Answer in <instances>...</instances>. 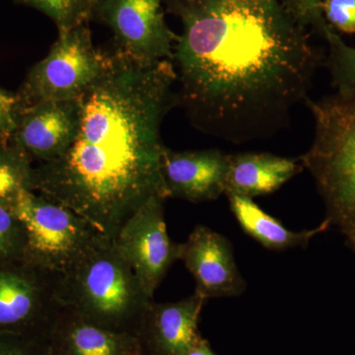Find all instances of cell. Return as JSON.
Returning a JSON list of instances; mask_svg holds the SVG:
<instances>
[{"instance_id": "obj_1", "label": "cell", "mask_w": 355, "mask_h": 355, "mask_svg": "<svg viewBox=\"0 0 355 355\" xmlns=\"http://www.w3.org/2000/svg\"><path fill=\"white\" fill-rule=\"evenodd\" d=\"M183 32L173 64L178 101L229 144L268 139L307 102L324 55L280 0H167Z\"/></svg>"}, {"instance_id": "obj_2", "label": "cell", "mask_w": 355, "mask_h": 355, "mask_svg": "<svg viewBox=\"0 0 355 355\" xmlns=\"http://www.w3.org/2000/svg\"><path fill=\"white\" fill-rule=\"evenodd\" d=\"M176 83L170 60L107 53L101 74L79 98L76 139L62 156L35 167V191L114 239L148 198H168L160 130L178 102Z\"/></svg>"}, {"instance_id": "obj_3", "label": "cell", "mask_w": 355, "mask_h": 355, "mask_svg": "<svg viewBox=\"0 0 355 355\" xmlns=\"http://www.w3.org/2000/svg\"><path fill=\"white\" fill-rule=\"evenodd\" d=\"M57 291L62 307L104 328L137 336L154 301L114 239L104 235L57 277Z\"/></svg>"}, {"instance_id": "obj_4", "label": "cell", "mask_w": 355, "mask_h": 355, "mask_svg": "<svg viewBox=\"0 0 355 355\" xmlns=\"http://www.w3.org/2000/svg\"><path fill=\"white\" fill-rule=\"evenodd\" d=\"M314 139L300 158L324 200L326 219L355 252V98L308 99Z\"/></svg>"}, {"instance_id": "obj_5", "label": "cell", "mask_w": 355, "mask_h": 355, "mask_svg": "<svg viewBox=\"0 0 355 355\" xmlns=\"http://www.w3.org/2000/svg\"><path fill=\"white\" fill-rule=\"evenodd\" d=\"M12 209L27 234L23 260L55 277L102 235L73 210L37 191H22Z\"/></svg>"}, {"instance_id": "obj_6", "label": "cell", "mask_w": 355, "mask_h": 355, "mask_svg": "<svg viewBox=\"0 0 355 355\" xmlns=\"http://www.w3.org/2000/svg\"><path fill=\"white\" fill-rule=\"evenodd\" d=\"M107 53L96 50L87 24L58 32L44 60L34 65L16 95V110L51 100H76L99 77Z\"/></svg>"}, {"instance_id": "obj_7", "label": "cell", "mask_w": 355, "mask_h": 355, "mask_svg": "<svg viewBox=\"0 0 355 355\" xmlns=\"http://www.w3.org/2000/svg\"><path fill=\"white\" fill-rule=\"evenodd\" d=\"M62 307L55 275L24 260L0 263V331L48 340Z\"/></svg>"}, {"instance_id": "obj_8", "label": "cell", "mask_w": 355, "mask_h": 355, "mask_svg": "<svg viewBox=\"0 0 355 355\" xmlns=\"http://www.w3.org/2000/svg\"><path fill=\"white\" fill-rule=\"evenodd\" d=\"M166 198L153 196L125 222L114 241L132 266L144 291L153 298L173 263L179 261L180 244L168 234Z\"/></svg>"}, {"instance_id": "obj_9", "label": "cell", "mask_w": 355, "mask_h": 355, "mask_svg": "<svg viewBox=\"0 0 355 355\" xmlns=\"http://www.w3.org/2000/svg\"><path fill=\"white\" fill-rule=\"evenodd\" d=\"M94 14L111 28L116 51L141 62H173L178 35L166 23L162 0H98Z\"/></svg>"}, {"instance_id": "obj_10", "label": "cell", "mask_w": 355, "mask_h": 355, "mask_svg": "<svg viewBox=\"0 0 355 355\" xmlns=\"http://www.w3.org/2000/svg\"><path fill=\"white\" fill-rule=\"evenodd\" d=\"M179 261L195 279V292L207 300L236 297L246 291L230 241L207 226L198 225L180 243Z\"/></svg>"}, {"instance_id": "obj_11", "label": "cell", "mask_w": 355, "mask_h": 355, "mask_svg": "<svg viewBox=\"0 0 355 355\" xmlns=\"http://www.w3.org/2000/svg\"><path fill=\"white\" fill-rule=\"evenodd\" d=\"M16 111V127L10 141L32 161L55 160L76 139L80 123L79 99L39 102Z\"/></svg>"}, {"instance_id": "obj_12", "label": "cell", "mask_w": 355, "mask_h": 355, "mask_svg": "<svg viewBox=\"0 0 355 355\" xmlns=\"http://www.w3.org/2000/svg\"><path fill=\"white\" fill-rule=\"evenodd\" d=\"M228 154L217 149L173 151L165 147L161 175L167 198L198 203L225 195Z\"/></svg>"}, {"instance_id": "obj_13", "label": "cell", "mask_w": 355, "mask_h": 355, "mask_svg": "<svg viewBox=\"0 0 355 355\" xmlns=\"http://www.w3.org/2000/svg\"><path fill=\"white\" fill-rule=\"evenodd\" d=\"M207 299L195 293L176 302L149 305L137 336L144 355H183L200 336L198 322Z\"/></svg>"}, {"instance_id": "obj_14", "label": "cell", "mask_w": 355, "mask_h": 355, "mask_svg": "<svg viewBox=\"0 0 355 355\" xmlns=\"http://www.w3.org/2000/svg\"><path fill=\"white\" fill-rule=\"evenodd\" d=\"M50 355H144L135 334L104 328L62 307L48 336Z\"/></svg>"}, {"instance_id": "obj_15", "label": "cell", "mask_w": 355, "mask_h": 355, "mask_svg": "<svg viewBox=\"0 0 355 355\" xmlns=\"http://www.w3.org/2000/svg\"><path fill=\"white\" fill-rule=\"evenodd\" d=\"M303 170L298 159L268 153L229 155L225 195L248 198L270 195Z\"/></svg>"}, {"instance_id": "obj_16", "label": "cell", "mask_w": 355, "mask_h": 355, "mask_svg": "<svg viewBox=\"0 0 355 355\" xmlns=\"http://www.w3.org/2000/svg\"><path fill=\"white\" fill-rule=\"evenodd\" d=\"M229 207L242 230L254 241L272 251H286L294 248L307 247L317 235L331 227L324 219L316 228L300 232L286 227L279 219L261 209L252 198L228 195Z\"/></svg>"}, {"instance_id": "obj_17", "label": "cell", "mask_w": 355, "mask_h": 355, "mask_svg": "<svg viewBox=\"0 0 355 355\" xmlns=\"http://www.w3.org/2000/svg\"><path fill=\"white\" fill-rule=\"evenodd\" d=\"M35 191L33 161L13 142H0V205L13 209L20 193Z\"/></svg>"}, {"instance_id": "obj_18", "label": "cell", "mask_w": 355, "mask_h": 355, "mask_svg": "<svg viewBox=\"0 0 355 355\" xmlns=\"http://www.w3.org/2000/svg\"><path fill=\"white\" fill-rule=\"evenodd\" d=\"M318 35L326 41L328 53L324 55V65L330 73L331 85L336 94L355 98V48L345 43L324 21Z\"/></svg>"}, {"instance_id": "obj_19", "label": "cell", "mask_w": 355, "mask_h": 355, "mask_svg": "<svg viewBox=\"0 0 355 355\" xmlns=\"http://www.w3.org/2000/svg\"><path fill=\"white\" fill-rule=\"evenodd\" d=\"M48 15L58 32L86 24L94 13L98 0H17Z\"/></svg>"}, {"instance_id": "obj_20", "label": "cell", "mask_w": 355, "mask_h": 355, "mask_svg": "<svg viewBox=\"0 0 355 355\" xmlns=\"http://www.w3.org/2000/svg\"><path fill=\"white\" fill-rule=\"evenodd\" d=\"M26 244L24 224L12 209L0 205V263L23 260Z\"/></svg>"}, {"instance_id": "obj_21", "label": "cell", "mask_w": 355, "mask_h": 355, "mask_svg": "<svg viewBox=\"0 0 355 355\" xmlns=\"http://www.w3.org/2000/svg\"><path fill=\"white\" fill-rule=\"evenodd\" d=\"M320 9L336 32L355 34V0H323Z\"/></svg>"}, {"instance_id": "obj_22", "label": "cell", "mask_w": 355, "mask_h": 355, "mask_svg": "<svg viewBox=\"0 0 355 355\" xmlns=\"http://www.w3.org/2000/svg\"><path fill=\"white\" fill-rule=\"evenodd\" d=\"M287 12L293 19L307 28L311 32L317 34L323 25L324 18L320 9L323 0H280Z\"/></svg>"}, {"instance_id": "obj_23", "label": "cell", "mask_w": 355, "mask_h": 355, "mask_svg": "<svg viewBox=\"0 0 355 355\" xmlns=\"http://www.w3.org/2000/svg\"><path fill=\"white\" fill-rule=\"evenodd\" d=\"M0 355H50L48 340L0 331Z\"/></svg>"}, {"instance_id": "obj_24", "label": "cell", "mask_w": 355, "mask_h": 355, "mask_svg": "<svg viewBox=\"0 0 355 355\" xmlns=\"http://www.w3.org/2000/svg\"><path fill=\"white\" fill-rule=\"evenodd\" d=\"M16 119L15 97L0 90V142L11 139L16 127Z\"/></svg>"}, {"instance_id": "obj_25", "label": "cell", "mask_w": 355, "mask_h": 355, "mask_svg": "<svg viewBox=\"0 0 355 355\" xmlns=\"http://www.w3.org/2000/svg\"><path fill=\"white\" fill-rule=\"evenodd\" d=\"M183 355H216L212 352L209 343L202 336L198 338L197 342L187 350Z\"/></svg>"}]
</instances>
